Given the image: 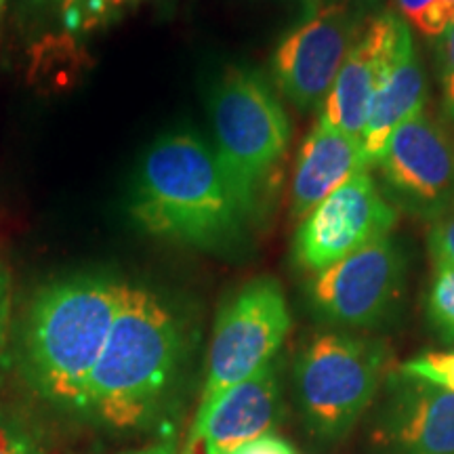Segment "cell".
Returning <instances> with one entry per match:
<instances>
[{"instance_id": "6da1fadb", "label": "cell", "mask_w": 454, "mask_h": 454, "mask_svg": "<svg viewBox=\"0 0 454 454\" xmlns=\"http://www.w3.org/2000/svg\"><path fill=\"white\" fill-rule=\"evenodd\" d=\"M127 284L104 274L51 282L34 294L20 337L21 371L44 400L81 408Z\"/></svg>"}, {"instance_id": "7a4b0ae2", "label": "cell", "mask_w": 454, "mask_h": 454, "mask_svg": "<svg viewBox=\"0 0 454 454\" xmlns=\"http://www.w3.org/2000/svg\"><path fill=\"white\" fill-rule=\"evenodd\" d=\"M130 217L162 240L219 248L236 240L247 215L211 147L192 133H173L141 160Z\"/></svg>"}, {"instance_id": "3957f363", "label": "cell", "mask_w": 454, "mask_h": 454, "mask_svg": "<svg viewBox=\"0 0 454 454\" xmlns=\"http://www.w3.org/2000/svg\"><path fill=\"white\" fill-rule=\"evenodd\" d=\"M184 333L156 293L124 288L110 337L84 387L81 411L93 412L118 429L152 421L177 372Z\"/></svg>"}, {"instance_id": "277c9868", "label": "cell", "mask_w": 454, "mask_h": 454, "mask_svg": "<svg viewBox=\"0 0 454 454\" xmlns=\"http://www.w3.org/2000/svg\"><path fill=\"white\" fill-rule=\"evenodd\" d=\"M211 121L219 167L244 215L280 162L291 141V122L259 72L230 67L211 95Z\"/></svg>"}, {"instance_id": "5b68a950", "label": "cell", "mask_w": 454, "mask_h": 454, "mask_svg": "<svg viewBox=\"0 0 454 454\" xmlns=\"http://www.w3.org/2000/svg\"><path fill=\"white\" fill-rule=\"evenodd\" d=\"M387 368L381 340L317 334L294 371L305 421L317 438H343L371 406Z\"/></svg>"}, {"instance_id": "8992f818", "label": "cell", "mask_w": 454, "mask_h": 454, "mask_svg": "<svg viewBox=\"0 0 454 454\" xmlns=\"http://www.w3.org/2000/svg\"><path fill=\"white\" fill-rule=\"evenodd\" d=\"M291 331L286 297L274 278H257L221 308L208 349L207 381L196 412L207 411L223 391L271 364Z\"/></svg>"}, {"instance_id": "52a82bcc", "label": "cell", "mask_w": 454, "mask_h": 454, "mask_svg": "<svg viewBox=\"0 0 454 454\" xmlns=\"http://www.w3.org/2000/svg\"><path fill=\"white\" fill-rule=\"evenodd\" d=\"M394 223L395 211L364 170L301 221L293 244L294 261L299 268L317 274L366 244L389 236Z\"/></svg>"}, {"instance_id": "ba28073f", "label": "cell", "mask_w": 454, "mask_h": 454, "mask_svg": "<svg viewBox=\"0 0 454 454\" xmlns=\"http://www.w3.org/2000/svg\"><path fill=\"white\" fill-rule=\"evenodd\" d=\"M357 34L360 24L348 4L320 7L309 20L288 32L271 61L274 81L284 98L301 110L325 101Z\"/></svg>"}, {"instance_id": "9c48e42d", "label": "cell", "mask_w": 454, "mask_h": 454, "mask_svg": "<svg viewBox=\"0 0 454 454\" xmlns=\"http://www.w3.org/2000/svg\"><path fill=\"white\" fill-rule=\"evenodd\" d=\"M404 259L389 236L379 238L317 271L309 293L326 320L343 326H374L389 314L402 288Z\"/></svg>"}, {"instance_id": "30bf717a", "label": "cell", "mask_w": 454, "mask_h": 454, "mask_svg": "<svg viewBox=\"0 0 454 454\" xmlns=\"http://www.w3.org/2000/svg\"><path fill=\"white\" fill-rule=\"evenodd\" d=\"M408 49H412V36L400 17L394 13L372 17L357 34L326 95L322 118L334 129L362 139L374 90Z\"/></svg>"}, {"instance_id": "8fae6325", "label": "cell", "mask_w": 454, "mask_h": 454, "mask_svg": "<svg viewBox=\"0 0 454 454\" xmlns=\"http://www.w3.org/2000/svg\"><path fill=\"white\" fill-rule=\"evenodd\" d=\"M371 442L377 454H454V391L397 372Z\"/></svg>"}, {"instance_id": "7c38bea8", "label": "cell", "mask_w": 454, "mask_h": 454, "mask_svg": "<svg viewBox=\"0 0 454 454\" xmlns=\"http://www.w3.org/2000/svg\"><path fill=\"white\" fill-rule=\"evenodd\" d=\"M379 164L391 190L417 211L440 208L454 187L452 144L425 110L394 130Z\"/></svg>"}, {"instance_id": "4fadbf2b", "label": "cell", "mask_w": 454, "mask_h": 454, "mask_svg": "<svg viewBox=\"0 0 454 454\" xmlns=\"http://www.w3.org/2000/svg\"><path fill=\"white\" fill-rule=\"evenodd\" d=\"M280 417V383L274 364L227 389L196 412L181 454H231L268 435Z\"/></svg>"}, {"instance_id": "5bb4252c", "label": "cell", "mask_w": 454, "mask_h": 454, "mask_svg": "<svg viewBox=\"0 0 454 454\" xmlns=\"http://www.w3.org/2000/svg\"><path fill=\"white\" fill-rule=\"evenodd\" d=\"M371 167L360 137L334 129L325 118L301 145L291 190V215L303 221L334 190Z\"/></svg>"}, {"instance_id": "9a60e30c", "label": "cell", "mask_w": 454, "mask_h": 454, "mask_svg": "<svg viewBox=\"0 0 454 454\" xmlns=\"http://www.w3.org/2000/svg\"><path fill=\"white\" fill-rule=\"evenodd\" d=\"M425 90V76L412 47L397 59L372 95L362 133L368 164H379L394 130L423 110Z\"/></svg>"}, {"instance_id": "2e32d148", "label": "cell", "mask_w": 454, "mask_h": 454, "mask_svg": "<svg viewBox=\"0 0 454 454\" xmlns=\"http://www.w3.org/2000/svg\"><path fill=\"white\" fill-rule=\"evenodd\" d=\"M147 0H61L59 15L67 34H89L114 24L122 13Z\"/></svg>"}, {"instance_id": "e0dca14e", "label": "cell", "mask_w": 454, "mask_h": 454, "mask_svg": "<svg viewBox=\"0 0 454 454\" xmlns=\"http://www.w3.org/2000/svg\"><path fill=\"white\" fill-rule=\"evenodd\" d=\"M395 7L423 36L440 38L454 24V0H395Z\"/></svg>"}, {"instance_id": "ac0fdd59", "label": "cell", "mask_w": 454, "mask_h": 454, "mask_svg": "<svg viewBox=\"0 0 454 454\" xmlns=\"http://www.w3.org/2000/svg\"><path fill=\"white\" fill-rule=\"evenodd\" d=\"M427 314L440 337L454 343V268L438 265L427 299Z\"/></svg>"}, {"instance_id": "d6986e66", "label": "cell", "mask_w": 454, "mask_h": 454, "mask_svg": "<svg viewBox=\"0 0 454 454\" xmlns=\"http://www.w3.org/2000/svg\"><path fill=\"white\" fill-rule=\"evenodd\" d=\"M400 374L454 391V351H429L400 366Z\"/></svg>"}, {"instance_id": "ffe728a7", "label": "cell", "mask_w": 454, "mask_h": 454, "mask_svg": "<svg viewBox=\"0 0 454 454\" xmlns=\"http://www.w3.org/2000/svg\"><path fill=\"white\" fill-rule=\"evenodd\" d=\"M0 454H47L41 435L13 414H0Z\"/></svg>"}, {"instance_id": "44dd1931", "label": "cell", "mask_w": 454, "mask_h": 454, "mask_svg": "<svg viewBox=\"0 0 454 454\" xmlns=\"http://www.w3.org/2000/svg\"><path fill=\"white\" fill-rule=\"evenodd\" d=\"M429 248L438 265L454 268V208L442 213L431 225Z\"/></svg>"}, {"instance_id": "7402d4cb", "label": "cell", "mask_w": 454, "mask_h": 454, "mask_svg": "<svg viewBox=\"0 0 454 454\" xmlns=\"http://www.w3.org/2000/svg\"><path fill=\"white\" fill-rule=\"evenodd\" d=\"M11 322V276L7 265L0 261V362H3L4 348H7Z\"/></svg>"}, {"instance_id": "603a6c76", "label": "cell", "mask_w": 454, "mask_h": 454, "mask_svg": "<svg viewBox=\"0 0 454 454\" xmlns=\"http://www.w3.org/2000/svg\"><path fill=\"white\" fill-rule=\"evenodd\" d=\"M231 454H297L294 448L280 438L274 435H263V438L251 442V444H244Z\"/></svg>"}, {"instance_id": "cb8c5ba5", "label": "cell", "mask_w": 454, "mask_h": 454, "mask_svg": "<svg viewBox=\"0 0 454 454\" xmlns=\"http://www.w3.org/2000/svg\"><path fill=\"white\" fill-rule=\"evenodd\" d=\"M440 38V59L444 66V74L454 72V24Z\"/></svg>"}, {"instance_id": "d4e9b609", "label": "cell", "mask_w": 454, "mask_h": 454, "mask_svg": "<svg viewBox=\"0 0 454 454\" xmlns=\"http://www.w3.org/2000/svg\"><path fill=\"white\" fill-rule=\"evenodd\" d=\"M59 4L61 0H20V9L30 17L44 15L47 11H59Z\"/></svg>"}, {"instance_id": "484cf974", "label": "cell", "mask_w": 454, "mask_h": 454, "mask_svg": "<svg viewBox=\"0 0 454 454\" xmlns=\"http://www.w3.org/2000/svg\"><path fill=\"white\" fill-rule=\"evenodd\" d=\"M121 454H177V446H175L173 440H162L156 442V444L137 448V450H127Z\"/></svg>"}, {"instance_id": "4316f807", "label": "cell", "mask_w": 454, "mask_h": 454, "mask_svg": "<svg viewBox=\"0 0 454 454\" xmlns=\"http://www.w3.org/2000/svg\"><path fill=\"white\" fill-rule=\"evenodd\" d=\"M444 106L454 116V72L444 74Z\"/></svg>"}, {"instance_id": "83f0119b", "label": "cell", "mask_w": 454, "mask_h": 454, "mask_svg": "<svg viewBox=\"0 0 454 454\" xmlns=\"http://www.w3.org/2000/svg\"><path fill=\"white\" fill-rule=\"evenodd\" d=\"M305 3H308V4H322L325 0H305Z\"/></svg>"}, {"instance_id": "f1b7e54d", "label": "cell", "mask_w": 454, "mask_h": 454, "mask_svg": "<svg viewBox=\"0 0 454 454\" xmlns=\"http://www.w3.org/2000/svg\"><path fill=\"white\" fill-rule=\"evenodd\" d=\"M4 9V0H0V11H3Z\"/></svg>"}]
</instances>
